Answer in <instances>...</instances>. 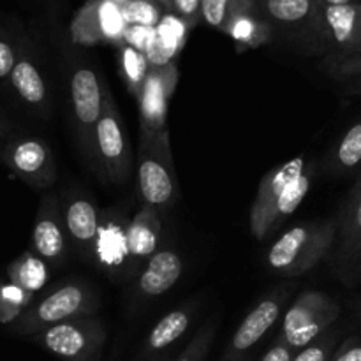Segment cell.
Wrapping results in <instances>:
<instances>
[{"instance_id": "cell-14", "label": "cell", "mask_w": 361, "mask_h": 361, "mask_svg": "<svg viewBox=\"0 0 361 361\" xmlns=\"http://www.w3.org/2000/svg\"><path fill=\"white\" fill-rule=\"evenodd\" d=\"M62 219L63 228L67 229L78 249L87 257L94 256L99 226H101V217L95 204L87 197H71L67 201Z\"/></svg>"}, {"instance_id": "cell-11", "label": "cell", "mask_w": 361, "mask_h": 361, "mask_svg": "<svg viewBox=\"0 0 361 361\" xmlns=\"http://www.w3.org/2000/svg\"><path fill=\"white\" fill-rule=\"evenodd\" d=\"M102 87L97 73L90 67H78L71 76V101L74 118L81 129V140L88 150L94 148L95 126L102 113Z\"/></svg>"}, {"instance_id": "cell-17", "label": "cell", "mask_w": 361, "mask_h": 361, "mask_svg": "<svg viewBox=\"0 0 361 361\" xmlns=\"http://www.w3.org/2000/svg\"><path fill=\"white\" fill-rule=\"evenodd\" d=\"M126 228L127 226L116 219L101 221L94 252V259L101 267L108 268V270H118L129 259Z\"/></svg>"}, {"instance_id": "cell-12", "label": "cell", "mask_w": 361, "mask_h": 361, "mask_svg": "<svg viewBox=\"0 0 361 361\" xmlns=\"http://www.w3.org/2000/svg\"><path fill=\"white\" fill-rule=\"evenodd\" d=\"M34 254L44 263L60 264L66 256V236H63V219L59 201L55 196H44L39 204L32 233Z\"/></svg>"}, {"instance_id": "cell-24", "label": "cell", "mask_w": 361, "mask_h": 361, "mask_svg": "<svg viewBox=\"0 0 361 361\" xmlns=\"http://www.w3.org/2000/svg\"><path fill=\"white\" fill-rule=\"evenodd\" d=\"M127 27L155 28L162 20L161 6L154 0H129L120 7Z\"/></svg>"}, {"instance_id": "cell-18", "label": "cell", "mask_w": 361, "mask_h": 361, "mask_svg": "<svg viewBox=\"0 0 361 361\" xmlns=\"http://www.w3.org/2000/svg\"><path fill=\"white\" fill-rule=\"evenodd\" d=\"M190 309H178L173 310V312L166 314L154 328L148 334L147 342L143 345V353H141V358L150 360L155 358V355H159L161 351L168 349L169 345L175 344L180 337L187 331L190 324Z\"/></svg>"}, {"instance_id": "cell-37", "label": "cell", "mask_w": 361, "mask_h": 361, "mask_svg": "<svg viewBox=\"0 0 361 361\" xmlns=\"http://www.w3.org/2000/svg\"><path fill=\"white\" fill-rule=\"evenodd\" d=\"M155 4H159V6L166 7V9H171V0H154Z\"/></svg>"}, {"instance_id": "cell-29", "label": "cell", "mask_w": 361, "mask_h": 361, "mask_svg": "<svg viewBox=\"0 0 361 361\" xmlns=\"http://www.w3.org/2000/svg\"><path fill=\"white\" fill-rule=\"evenodd\" d=\"M215 330H217V324L208 323L194 335L192 341L187 344V348L183 349L182 355L178 356L176 361H204L208 351H210V345L214 342Z\"/></svg>"}, {"instance_id": "cell-16", "label": "cell", "mask_w": 361, "mask_h": 361, "mask_svg": "<svg viewBox=\"0 0 361 361\" xmlns=\"http://www.w3.org/2000/svg\"><path fill=\"white\" fill-rule=\"evenodd\" d=\"M159 235H161V221L157 210L145 204L126 228L129 259H133L134 263L150 259L157 249Z\"/></svg>"}, {"instance_id": "cell-33", "label": "cell", "mask_w": 361, "mask_h": 361, "mask_svg": "<svg viewBox=\"0 0 361 361\" xmlns=\"http://www.w3.org/2000/svg\"><path fill=\"white\" fill-rule=\"evenodd\" d=\"M330 361H361V342L358 338H348L335 349Z\"/></svg>"}, {"instance_id": "cell-30", "label": "cell", "mask_w": 361, "mask_h": 361, "mask_svg": "<svg viewBox=\"0 0 361 361\" xmlns=\"http://www.w3.org/2000/svg\"><path fill=\"white\" fill-rule=\"evenodd\" d=\"M235 0H201V18L214 28H224Z\"/></svg>"}, {"instance_id": "cell-32", "label": "cell", "mask_w": 361, "mask_h": 361, "mask_svg": "<svg viewBox=\"0 0 361 361\" xmlns=\"http://www.w3.org/2000/svg\"><path fill=\"white\" fill-rule=\"evenodd\" d=\"M16 48L6 37H0V80L11 76V71L16 63Z\"/></svg>"}, {"instance_id": "cell-8", "label": "cell", "mask_w": 361, "mask_h": 361, "mask_svg": "<svg viewBox=\"0 0 361 361\" xmlns=\"http://www.w3.org/2000/svg\"><path fill=\"white\" fill-rule=\"evenodd\" d=\"M176 80H178V73L173 62L166 66H152L148 69L147 78L137 92L143 134L168 130L166 129V111H168V101L175 90Z\"/></svg>"}, {"instance_id": "cell-10", "label": "cell", "mask_w": 361, "mask_h": 361, "mask_svg": "<svg viewBox=\"0 0 361 361\" xmlns=\"http://www.w3.org/2000/svg\"><path fill=\"white\" fill-rule=\"evenodd\" d=\"M305 171V159L295 157L284 164L277 166L263 176L257 189V196L250 208V231L257 240H264L270 235V215L282 190Z\"/></svg>"}, {"instance_id": "cell-21", "label": "cell", "mask_w": 361, "mask_h": 361, "mask_svg": "<svg viewBox=\"0 0 361 361\" xmlns=\"http://www.w3.org/2000/svg\"><path fill=\"white\" fill-rule=\"evenodd\" d=\"M99 6H101V0H87L81 9L74 14L69 28L71 41L81 46H94L104 42L101 21H99Z\"/></svg>"}, {"instance_id": "cell-35", "label": "cell", "mask_w": 361, "mask_h": 361, "mask_svg": "<svg viewBox=\"0 0 361 361\" xmlns=\"http://www.w3.org/2000/svg\"><path fill=\"white\" fill-rule=\"evenodd\" d=\"M23 312L25 309L7 302V300L0 298V323H14Z\"/></svg>"}, {"instance_id": "cell-38", "label": "cell", "mask_w": 361, "mask_h": 361, "mask_svg": "<svg viewBox=\"0 0 361 361\" xmlns=\"http://www.w3.org/2000/svg\"><path fill=\"white\" fill-rule=\"evenodd\" d=\"M109 2H113V4H115V6H118V7H122L123 4H127V2H129V0H109Z\"/></svg>"}, {"instance_id": "cell-13", "label": "cell", "mask_w": 361, "mask_h": 361, "mask_svg": "<svg viewBox=\"0 0 361 361\" xmlns=\"http://www.w3.org/2000/svg\"><path fill=\"white\" fill-rule=\"evenodd\" d=\"M254 2L257 13L267 20V23L286 28L302 27L326 42L319 0H254Z\"/></svg>"}, {"instance_id": "cell-42", "label": "cell", "mask_w": 361, "mask_h": 361, "mask_svg": "<svg viewBox=\"0 0 361 361\" xmlns=\"http://www.w3.org/2000/svg\"><path fill=\"white\" fill-rule=\"evenodd\" d=\"M0 133H2V130H0Z\"/></svg>"}, {"instance_id": "cell-20", "label": "cell", "mask_w": 361, "mask_h": 361, "mask_svg": "<svg viewBox=\"0 0 361 361\" xmlns=\"http://www.w3.org/2000/svg\"><path fill=\"white\" fill-rule=\"evenodd\" d=\"M11 284L18 286L27 293H37L39 289L44 288L48 281V270L41 257L35 256L34 252H25L23 256L18 257L14 263L7 268Z\"/></svg>"}, {"instance_id": "cell-34", "label": "cell", "mask_w": 361, "mask_h": 361, "mask_svg": "<svg viewBox=\"0 0 361 361\" xmlns=\"http://www.w3.org/2000/svg\"><path fill=\"white\" fill-rule=\"evenodd\" d=\"M295 351L282 341L281 337L271 344V348L264 353V356L261 361H293Z\"/></svg>"}, {"instance_id": "cell-5", "label": "cell", "mask_w": 361, "mask_h": 361, "mask_svg": "<svg viewBox=\"0 0 361 361\" xmlns=\"http://www.w3.org/2000/svg\"><path fill=\"white\" fill-rule=\"evenodd\" d=\"M337 303L319 291H305L293 302L282 321L279 337L293 349L300 351L319 338L338 319Z\"/></svg>"}, {"instance_id": "cell-3", "label": "cell", "mask_w": 361, "mask_h": 361, "mask_svg": "<svg viewBox=\"0 0 361 361\" xmlns=\"http://www.w3.org/2000/svg\"><path fill=\"white\" fill-rule=\"evenodd\" d=\"M137 190L147 207H171L178 197L175 168L168 130L155 134L141 133L140 161H137Z\"/></svg>"}, {"instance_id": "cell-39", "label": "cell", "mask_w": 361, "mask_h": 361, "mask_svg": "<svg viewBox=\"0 0 361 361\" xmlns=\"http://www.w3.org/2000/svg\"><path fill=\"white\" fill-rule=\"evenodd\" d=\"M143 361H168V358H164V356H155V358H150V360H143Z\"/></svg>"}, {"instance_id": "cell-19", "label": "cell", "mask_w": 361, "mask_h": 361, "mask_svg": "<svg viewBox=\"0 0 361 361\" xmlns=\"http://www.w3.org/2000/svg\"><path fill=\"white\" fill-rule=\"evenodd\" d=\"M11 85L27 104L34 108H42L46 102V85L39 73L37 66L32 62L25 51L18 55L16 63L11 71Z\"/></svg>"}, {"instance_id": "cell-31", "label": "cell", "mask_w": 361, "mask_h": 361, "mask_svg": "<svg viewBox=\"0 0 361 361\" xmlns=\"http://www.w3.org/2000/svg\"><path fill=\"white\" fill-rule=\"evenodd\" d=\"M171 11L187 27H192L201 16V0H171Z\"/></svg>"}, {"instance_id": "cell-27", "label": "cell", "mask_w": 361, "mask_h": 361, "mask_svg": "<svg viewBox=\"0 0 361 361\" xmlns=\"http://www.w3.org/2000/svg\"><path fill=\"white\" fill-rule=\"evenodd\" d=\"M337 331H324L319 338L300 349L293 356V361H330L331 355L337 349Z\"/></svg>"}, {"instance_id": "cell-36", "label": "cell", "mask_w": 361, "mask_h": 361, "mask_svg": "<svg viewBox=\"0 0 361 361\" xmlns=\"http://www.w3.org/2000/svg\"><path fill=\"white\" fill-rule=\"evenodd\" d=\"M324 6H345V4H355L360 2V0H319Z\"/></svg>"}, {"instance_id": "cell-23", "label": "cell", "mask_w": 361, "mask_h": 361, "mask_svg": "<svg viewBox=\"0 0 361 361\" xmlns=\"http://www.w3.org/2000/svg\"><path fill=\"white\" fill-rule=\"evenodd\" d=\"M361 250V192L351 196L341 224V256L353 257Z\"/></svg>"}, {"instance_id": "cell-4", "label": "cell", "mask_w": 361, "mask_h": 361, "mask_svg": "<svg viewBox=\"0 0 361 361\" xmlns=\"http://www.w3.org/2000/svg\"><path fill=\"white\" fill-rule=\"evenodd\" d=\"M106 337V326L92 316L63 321L32 338L63 361H99Z\"/></svg>"}, {"instance_id": "cell-26", "label": "cell", "mask_w": 361, "mask_h": 361, "mask_svg": "<svg viewBox=\"0 0 361 361\" xmlns=\"http://www.w3.org/2000/svg\"><path fill=\"white\" fill-rule=\"evenodd\" d=\"M99 21H101V30L102 35H104V41H123L127 25L123 21L118 6H115L109 0H101V6H99Z\"/></svg>"}, {"instance_id": "cell-2", "label": "cell", "mask_w": 361, "mask_h": 361, "mask_svg": "<svg viewBox=\"0 0 361 361\" xmlns=\"http://www.w3.org/2000/svg\"><path fill=\"white\" fill-rule=\"evenodd\" d=\"M97 310V296L81 281L59 284L35 305L28 307L13 323V330L20 335L34 337L42 330L63 321L78 317H92Z\"/></svg>"}, {"instance_id": "cell-28", "label": "cell", "mask_w": 361, "mask_h": 361, "mask_svg": "<svg viewBox=\"0 0 361 361\" xmlns=\"http://www.w3.org/2000/svg\"><path fill=\"white\" fill-rule=\"evenodd\" d=\"M337 162L344 169H353L361 162V122L355 123L342 137L337 148Z\"/></svg>"}, {"instance_id": "cell-25", "label": "cell", "mask_w": 361, "mask_h": 361, "mask_svg": "<svg viewBox=\"0 0 361 361\" xmlns=\"http://www.w3.org/2000/svg\"><path fill=\"white\" fill-rule=\"evenodd\" d=\"M122 67L123 76H126L127 83L130 85L134 92H140L141 85H143L145 78L148 73V60L145 53L140 49L133 48L129 44H123L122 48Z\"/></svg>"}, {"instance_id": "cell-6", "label": "cell", "mask_w": 361, "mask_h": 361, "mask_svg": "<svg viewBox=\"0 0 361 361\" xmlns=\"http://www.w3.org/2000/svg\"><path fill=\"white\" fill-rule=\"evenodd\" d=\"M102 113L95 126V141L94 148L97 157L104 168L108 178L113 182H122L129 171V145H127L126 134L122 130L118 109L108 88H102Z\"/></svg>"}, {"instance_id": "cell-41", "label": "cell", "mask_w": 361, "mask_h": 361, "mask_svg": "<svg viewBox=\"0 0 361 361\" xmlns=\"http://www.w3.org/2000/svg\"><path fill=\"white\" fill-rule=\"evenodd\" d=\"M46 2H55V0H46Z\"/></svg>"}, {"instance_id": "cell-15", "label": "cell", "mask_w": 361, "mask_h": 361, "mask_svg": "<svg viewBox=\"0 0 361 361\" xmlns=\"http://www.w3.org/2000/svg\"><path fill=\"white\" fill-rule=\"evenodd\" d=\"M183 263L182 257L173 250L164 249L155 252L148 259L147 268L140 275L137 289L145 296H161L173 288L182 277Z\"/></svg>"}, {"instance_id": "cell-22", "label": "cell", "mask_w": 361, "mask_h": 361, "mask_svg": "<svg viewBox=\"0 0 361 361\" xmlns=\"http://www.w3.org/2000/svg\"><path fill=\"white\" fill-rule=\"evenodd\" d=\"M310 182H312V176L310 173L303 171L302 175L296 180H293L284 190H282L281 197L275 203L274 210L270 215V231H274L286 217H289L291 214H295L296 208L302 204V201L305 200V196L309 194Z\"/></svg>"}, {"instance_id": "cell-1", "label": "cell", "mask_w": 361, "mask_h": 361, "mask_svg": "<svg viewBox=\"0 0 361 361\" xmlns=\"http://www.w3.org/2000/svg\"><path fill=\"white\" fill-rule=\"evenodd\" d=\"M337 233L334 222L300 224L279 236L268 250V267L286 277H298L312 270L328 254Z\"/></svg>"}, {"instance_id": "cell-9", "label": "cell", "mask_w": 361, "mask_h": 361, "mask_svg": "<svg viewBox=\"0 0 361 361\" xmlns=\"http://www.w3.org/2000/svg\"><path fill=\"white\" fill-rule=\"evenodd\" d=\"M4 162L21 180L34 187H49L55 182V162L46 143L37 137L9 141L4 150Z\"/></svg>"}, {"instance_id": "cell-40", "label": "cell", "mask_w": 361, "mask_h": 361, "mask_svg": "<svg viewBox=\"0 0 361 361\" xmlns=\"http://www.w3.org/2000/svg\"><path fill=\"white\" fill-rule=\"evenodd\" d=\"M358 192H361V180H360L358 185H356V189H355V192H353V196H356V194H358Z\"/></svg>"}, {"instance_id": "cell-7", "label": "cell", "mask_w": 361, "mask_h": 361, "mask_svg": "<svg viewBox=\"0 0 361 361\" xmlns=\"http://www.w3.org/2000/svg\"><path fill=\"white\" fill-rule=\"evenodd\" d=\"M289 296V288H279L275 289L271 295L261 300L249 314L238 330L233 335L231 342H229L228 349H226L224 356L221 361H243L245 356L249 355L250 349L268 334L271 326L279 321L284 307L286 300Z\"/></svg>"}]
</instances>
